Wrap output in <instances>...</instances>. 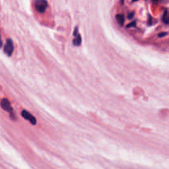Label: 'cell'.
Returning <instances> with one entry per match:
<instances>
[{
	"instance_id": "obj_1",
	"label": "cell",
	"mask_w": 169,
	"mask_h": 169,
	"mask_svg": "<svg viewBox=\"0 0 169 169\" xmlns=\"http://www.w3.org/2000/svg\"><path fill=\"white\" fill-rule=\"evenodd\" d=\"M0 105H1V107H2L4 111H6V112H7L10 113V116H11V118H12L13 120H15L14 113H13V108H12V106H11L10 102H9L7 98H3L2 101H1Z\"/></svg>"
},
{
	"instance_id": "obj_2",
	"label": "cell",
	"mask_w": 169,
	"mask_h": 169,
	"mask_svg": "<svg viewBox=\"0 0 169 169\" xmlns=\"http://www.w3.org/2000/svg\"><path fill=\"white\" fill-rule=\"evenodd\" d=\"M35 7L38 13H44L48 7V3L46 0H35Z\"/></svg>"
},
{
	"instance_id": "obj_3",
	"label": "cell",
	"mask_w": 169,
	"mask_h": 169,
	"mask_svg": "<svg viewBox=\"0 0 169 169\" xmlns=\"http://www.w3.org/2000/svg\"><path fill=\"white\" fill-rule=\"evenodd\" d=\"M14 49V46H13V42L11 39H7V42H6V45H4V53L8 55V56H11L12 54H13V51Z\"/></svg>"
},
{
	"instance_id": "obj_4",
	"label": "cell",
	"mask_w": 169,
	"mask_h": 169,
	"mask_svg": "<svg viewBox=\"0 0 169 169\" xmlns=\"http://www.w3.org/2000/svg\"><path fill=\"white\" fill-rule=\"evenodd\" d=\"M21 116H22V117L25 120H28L29 122H31V124H32V125H35L36 124V120H35V117L31 114H30L27 110H23L21 112Z\"/></svg>"
},
{
	"instance_id": "obj_5",
	"label": "cell",
	"mask_w": 169,
	"mask_h": 169,
	"mask_svg": "<svg viewBox=\"0 0 169 169\" xmlns=\"http://www.w3.org/2000/svg\"><path fill=\"white\" fill-rule=\"evenodd\" d=\"M73 45H76V46H78L81 45V42H82V38H81V35L79 34H77L75 35V38L73 39Z\"/></svg>"
},
{
	"instance_id": "obj_6",
	"label": "cell",
	"mask_w": 169,
	"mask_h": 169,
	"mask_svg": "<svg viewBox=\"0 0 169 169\" xmlns=\"http://www.w3.org/2000/svg\"><path fill=\"white\" fill-rule=\"evenodd\" d=\"M116 21H117V22L120 24V26H123V25H124L125 18H124V16H123V15H121V14L116 15Z\"/></svg>"
},
{
	"instance_id": "obj_7",
	"label": "cell",
	"mask_w": 169,
	"mask_h": 169,
	"mask_svg": "<svg viewBox=\"0 0 169 169\" xmlns=\"http://www.w3.org/2000/svg\"><path fill=\"white\" fill-rule=\"evenodd\" d=\"M162 21L163 22L168 25V10H165L164 12V14H163V17H162Z\"/></svg>"
},
{
	"instance_id": "obj_8",
	"label": "cell",
	"mask_w": 169,
	"mask_h": 169,
	"mask_svg": "<svg viewBox=\"0 0 169 169\" xmlns=\"http://www.w3.org/2000/svg\"><path fill=\"white\" fill-rule=\"evenodd\" d=\"M135 24H136V22H135V21L131 22L130 24H129V26H127V28H130V27H135Z\"/></svg>"
},
{
	"instance_id": "obj_9",
	"label": "cell",
	"mask_w": 169,
	"mask_h": 169,
	"mask_svg": "<svg viewBox=\"0 0 169 169\" xmlns=\"http://www.w3.org/2000/svg\"><path fill=\"white\" fill-rule=\"evenodd\" d=\"M168 35V33L167 32H164V33H161V34H159L158 35V37H163V36H165V35Z\"/></svg>"
},
{
	"instance_id": "obj_10",
	"label": "cell",
	"mask_w": 169,
	"mask_h": 169,
	"mask_svg": "<svg viewBox=\"0 0 169 169\" xmlns=\"http://www.w3.org/2000/svg\"><path fill=\"white\" fill-rule=\"evenodd\" d=\"M73 34H74V35H76L77 34V27L75 28V30H74V33H73Z\"/></svg>"
},
{
	"instance_id": "obj_11",
	"label": "cell",
	"mask_w": 169,
	"mask_h": 169,
	"mask_svg": "<svg viewBox=\"0 0 169 169\" xmlns=\"http://www.w3.org/2000/svg\"><path fill=\"white\" fill-rule=\"evenodd\" d=\"M2 45H3V41H2V39H1V35H0V47H2Z\"/></svg>"
},
{
	"instance_id": "obj_12",
	"label": "cell",
	"mask_w": 169,
	"mask_h": 169,
	"mask_svg": "<svg viewBox=\"0 0 169 169\" xmlns=\"http://www.w3.org/2000/svg\"><path fill=\"white\" fill-rule=\"evenodd\" d=\"M133 16H134V14H133V13H132V14L129 15V18H132V17H133Z\"/></svg>"
},
{
	"instance_id": "obj_13",
	"label": "cell",
	"mask_w": 169,
	"mask_h": 169,
	"mask_svg": "<svg viewBox=\"0 0 169 169\" xmlns=\"http://www.w3.org/2000/svg\"><path fill=\"white\" fill-rule=\"evenodd\" d=\"M154 2H157V1H158V0H154Z\"/></svg>"
},
{
	"instance_id": "obj_14",
	"label": "cell",
	"mask_w": 169,
	"mask_h": 169,
	"mask_svg": "<svg viewBox=\"0 0 169 169\" xmlns=\"http://www.w3.org/2000/svg\"><path fill=\"white\" fill-rule=\"evenodd\" d=\"M135 1H136V0H133V2H135Z\"/></svg>"
}]
</instances>
